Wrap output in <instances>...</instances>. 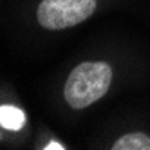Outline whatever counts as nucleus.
I'll return each instance as SVG.
<instances>
[{"label": "nucleus", "instance_id": "f257e3e1", "mask_svg": "<svg viewBox=\"0 0 150 150\" xmlns=\"http://www.w3.org/2000/svg\"><path fill=\"white\" fill-rule=\"evenodd\" d=\"M112 81V69L105 62H85L69 74L63 96L72 109H85L107 94Z\"/></svg>", "mask_w": 150, "mask_h": 150}, {"label": "nucleus", "instance_id": "f03ea898", "mask_svg": "<svg viewBox=\"0 0 150 150\" xmlns=\"http://www.w3.org/2000/svg\"><path fill=\"white\" fill-rule=\"evenodd\" d=\"M96 9V0H42L38 22L45 29H67L87 20Z\"/></svg>", "mask_w": 150, "mask_h": 150}, {"label": "nucleus", "instance_id": "7ed1b4c3", "mask_svg": "<svg viewBox=\"0 0 150 150\" xmlns=\"http://www.w3.org/2000/svg\"><path fill=\"white\" fill-rule=\"evenodd\" d=\"M114 150H150V137L143 132L121 136L112 146Z\"/></svg>", "mask_w": 150, "mask_h": 150}, {"label": "nucleus", "instance_id": "20e7f679", "mask_svg": "<svg viewBox=\"0 0 150 150\" xmlns=\"http://www.w3.org/2000/svg\"><path fill=\"white\" fill-rule=\"evenodd\" d=\"M25 123V114L11 105H4L0 107V125L9 130H18L22 128Z\"/></svg>", "mask_w": 150, "mask_h": 150}, {"label": "nucleus", "instance_id": "39448f33", "mask_svg": "<svg viewBox=\"0 0 150 150\" xmlns=\"http://www.w3.org/2000/svg\"><path fill=\"white\" fill-rule=\"evenodd\" d=\"M45 150H63L65 146L63 145H60V143H56V141H52V143H47V146H44Z\"/></svg>", "mask_w": 150, "mask_h": 150}]
</instances>
